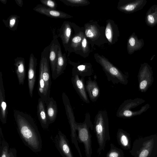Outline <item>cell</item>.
I'll use <instances>...</instances> for the list:
<instances>
[{
    "instance_id": "6da1fadb",
    "label": "cell",
    "mask_w": 157,
    "mask_h": 157,
    "mask_svg": "<svg viewBox=\"0 0 157 157\" xmlns=\"http://www.w3.org/2000/svg\"><path fill=\"white\" fill-rule=\"evenodd\" d=\"M13 116L18 131L25 143L34 151H39L41 140L38 128L33 117L21 111L14 110Z\"/></svg>"
},
{
    "instance_id": "7a4b0ae2",
    "label": "cell",
    "mask_w": 157,
    "mask_h": 157,
    "mask_svg": "<svg viewBox=\"0 0 157 157\" xmlns=\"http://www.w3.org/2000/svg\"><path fill=\"white\" fill-rule=\"evenodd\" d=\"M93 125L98 145L97 153L99 156L104 150L106 143L110 139L109 119L106 110L98 111L95 116Z\"/></svg>"
},
{
    "instance_id": "3957f363",
    "label": "cell",
    "mask_w": 157,
    "mask_h": 157,
    "mask_svg": "<svg viewBox=\"0 0 157 157\" xmlns=\"http://www.w3.org/2000/svg\"><path fill=\"white\" fill-rule=\"evenodd\" d=\"M129 152L133 157H155L157 156V134L135 140Z\"/></svg>"
},
{
    "instance_id": "277c9868",
    "label": "cell",
    "mask_w": 157,
    "mask_h": 157,
    "mask_svg": "<svg viewBox=\"0 0 157 157\" xmlns=\"http://www.w3.org/2000/svg\"><path fill=\"white\" fill-rule=\"evenodd\" d=\"M96 61L102 67L109 81L113 84L120 83L126 85L128 82V77L113 65L103 55L97 53L94 54Z\"/></svg>"
},
{
    "instance_id": "5b68a950",
    "label": "cell",
    "mask_w": 157,
    "mask_h": 157,
    "mask_svg": "<svg viewBox=\"0 0 157 157\" xmlns=\"http://www.w3.org/2000/svg\"><path fill=\"white\" fill-rule=\"evenodd\" d=\"M89 113L85 115V119L82 123H76V129L78 131L77 140L79 143L83 144L86 157H91L92 154L91 137L90 129H94V125L90 120Z\"/></svg>"
},
{
    "instance_id": "8992f818",
    "label": "cell",
    "mask_w": 157,
    "mask_h": 157,
    "mask_svg": "<svg viewBox=\"0 0 157 157\" xmlns=\"http://www.w3.org/2000/svg\"><path fill=\"white\" fill-rule=\"evenodd\" d=\"M145 102L144 99L140 98L126 100L119 107L116 116L118 117L130 118L140 115L148 110L150 107V105L146 104L137 110H134V109L138 107Z\"/></svg>"
},
{
    "instance_id": "52a82bcc",
    "label": "cell",
    "mask_w": 157,
    "mask_h": 157,
    "mask_svg": "<svg viewBox=\"0 0 157 157\" xmlns=\"http://www.w3.org/2000/svg\"><path fill=\"white\" fill-rule=\"evenodd\" d=\"M83 27L85 36L91 47L108 44L105 35V27L101 26L97 21L93 20L85 24Z\"/></svg>"
},
{
    "instance_id": "ba28073f",
    "label": "cell",
    "mask_w": 157,
    "mask_h": 157,
    "mask_svg": "<svg viewBox=\"0 0 157 157\" xmlns=\"http://www.w3.org/2000/svg\"><path fill=\"white\" fill-rule=\"evenodd\" d=\"M139 90L146 92L154 82L152 67L147 63L140 64L137 75Z\"/></svg>"
},
{
    "instance_id": "9c48e42d",
    "label": "cell",
    "mask_w": 157,
    "mask_h": 157,
    "mask_svg": "<svg viewBox=\"0 0 157 157\" xmlns=\"http://www.w3.org/2000/svg\"><path fill=\"white\" fill-rule=\"evenodd\" d=\"M49 45L44 48L41 53L40 62L42 67L43 76L45 85V95L47 101L48 98L50 97L52 84L49 59Z\"/></svg>"
},
{
    "instance_id": "30bf717a",
    "label": "cell",
    "mask_w": 157,
    "mask_h": 157,
    "mask_svg": "<svg viewBox=\"0 0 157 157\" xmlns=\"http://www.w3.org/2000/svg\"><path fill=\"white\" fill-rule=\"evenodd\" d=\"M72 26L74 33L68 49V58L72 52L78 54L81 50L82 41L85 35L84 27H80L73 22H72Z\"/></svg>"
},
{
    "instance_id": "8fae6325",
    "label": "cell",
    "mask_w": 157,
    "mask_h": 157,
    "mask_svg": "<svg viewBox=\"0 0 157 157\" xmlns=\"http://www.w3.org/2000/svg\"><path fill=\"white\" fill-rule=\"evenodd\" d=\"M62 98L65 106L66 114L70 125L71 129V137L72 143L73 144L76 148L79 147L77 136L76 133V123L75 117L72 109L71 105L69 100L65 93L62 94Z\"/></svg>"
},
{
    "instance_id": "7c38bea8",
    "label": "cell",
    "mask_w": 157,
    "mask_h": 157,
    "mask_svg": "<svg viewBox=\"0 0 157 157\" xmlns=\"http://www.w3.org/2000/svg\"><path fill=\"white\" fill-rule=\"evenodd\" d=\"M147 2V0H120L117 7L121 12L132 13L142 9Z\"/></svg>"
},
{
    "instance_id": "4fadbf2b",
    "label": "cell",
    "mask_w": 157,
    "mask_h": 157,
    "mask_svg": "<svg viewBox=\"0 0 157 157\" xmlns=\"http://www.w3.org/2000/svg\"><path fill=\"white\" fill-rule=\"evenodd\" d=\"M72 22L65 21L59 30L58 37L61 39L65 51L67 52L71 39L73 35Z\"/></svg>"
},
{
    "instance_id": "5bb4252c",
    "label": "cell",
    "mask_w": 157,
    "mask_h": 157,
    "mask_svg": "<svg viewBox=\"0 0 157 157\" xmlns=\"http://www.w3.org/2000/svg\"><path fill=\"white\" fill-rule=\"evenodd\" d=\"M37 59L33 53L30 56L28 65V81L29 95L33 96V91L36 80V72Z\"/></svg>"
},
{
    "instance_id": "9a60e30c",
    "label": "cell",
    "mask_w": 157,
    "mask_h": 157,
    "mask_svg": "<svg viewBox=\"0 0 157 157\" xmlns=\"http://www.w3.org/2000/svg\"><path fill=\"white\" fill-rule=\"evenodd\" d=\"M57 36L54 35L50 44L49 51V59L52 71V78L55 79V72L57 59L59 44H60Z\"/></svg>"
},
{
    "instance_id": "2e32d148",
    "label": "cell",
    "mask_w": 157,
    "mask_h": 157,
    "mask_svg": "<svg viewBox=\"0 0 157 157\" xmlns=\"http://www.w3.org/2000/svg\"><path fill=\"white\" fill-rule=\"evenodd\" d=\"M84 78L80 77L77 74H72L71 81L73 86L80 98L85 102L89 103L86 89Z\"/></svg>"
},
{
    "instance_id": "e0dca14e",
    "label": "cell",
    "mask_w": 157,
    "mask_h": 157,
    "mask_svg": "<svg viewBox=\"0 0 157 157\" xmlns=\"http://www.w3.org/2000/svg\"><path fill=\"white\" fill-rule=\"evenodd\" d=\"M33 10L47 17L60 19H67L73 17V16L62 11L49 8L42 4L37 5Z\"/></svg>"
},
{
    "instance_id": "ac0fdd59",
    "label": "cell",
    "mask_w": 157,
    "mask_h": 157,
    "mask_svg": "<svg viewBox=\"0 0 157 157\" xmlns=\"http://www.w3.org/2000/svg\"><path fill=\"white\" fill-rule=\"evenodd\" d=\"M105 35L109 44H114L118 40L120 36L118 27L113 20L109 19L106 21Z\"/></svg>"
},
{
    "instance_id": "d6986e66",
    "label": "cell",
    "mask_w": 157,
    "mask_h": 157,
    "mask_svg": "<svg viewBox=\"0 0 157 157\" xmlns=\"http://www.w3.org/2000/svg\"><path fill=\"white\" fill-rule=\"evenodd\" d=\"M68 63L73 66L72 74H77L84 78L93 75V70L92 65L90 63H75L70 59H68Z\"/></svg>"
},
{
    "instance_id": "ffe728a7",
    "label": "cell",
    "mask_w": 157,
    "mask_h": 157,
    "mask_svg": "<svg viewBox=\"0 0 157 157\" xmlns=\"http://www.w3.org/2000/svg\"><path fill=\"white\" fill-rule=\"evenodd\" d=\"M8 108L5 98V91L3 85L2 73L0 72V119L5 124L7 121Z\"/></svg>"
},
{
    "instance_id": "44dd1931",
    "label": "cell",
    "mask_w": 157,
    "mask_h": 157,
    "mask_svg": "<svg viewBox=\"0 0 157 157\" xmlns=\"http://www.w3.org/2000/svg\"><path fill=\"white\" fill-rule=\"evenodd\" d=\"M144 45L143 39H139L135 33L133 32L127 40V49L128 54L131 55L135 52L140 50Z\"/></svg>"
},
{
    "instance_id": "7402d4cb",
    "label": "cell",
    "mask_w": 157,
    "mask_h": 157,
    "mask_svg": "<svg viewBox=\"0 0 157 157\" xmlns=\"http://www.w3.org/2000/svg\"><path fill=\"white\" fill-rule=\"evenodd\" d=\"M58 147L63 157H74L68 140L60 131L58 136Z\"/></svg>"
},
{
    "instance_id": "603a6c76",
    "label": "cell",
    "mask_w": 157,
    "mask_h": 157,
    "mask_svg": "<svg viewBox=\"0 0 157 157\" xmlns=\"http://www.w3.org/2000/svg\"><path fill=\"white\" fill-rule=\"evenodd\" d=\"M14 65L19 84L20 85H23L26 75L25 59L21 57H17L14 59Z\"/></svg>"
},
{
    "instance_id": "cb8c5ba5",
    "label": "cell",
    "mask_w": 157,
    "mask_h": 157,
    "mask_svg": "<svg viewBox=\"0 0 157 157\" xmlns=\"http://www.w3.org/2000/svg\"><path fill=\"white\" fill-rule=\"evenodd\" d=\"M86 89L90 99L93 102L96 101L100 94V89L95 80H92L90 77L86 82Z\"/></svg>"
},
{
    "instance_id": "d4e9b609",
    "label": "cell",
    "mask_w": 157,
    "mask_h": 157,
    "mask_svg": "<svg viewBox=\"0 0 157 157\" xmlns=\"http://www.w3.org/2000/svg\"><path fill=\"white\" fill-rule=\"evenodd\" d=\"M37 114L42 127L43 128H47L49 124L46 110L45 103L40 97L38 99L37 106Z\"/></svg>"
},
{
    "instance_id": "484cf974",
    "label": "cell",
    "mask_w": 157,
    "mask_h": 157,
    "mask_svg": "<svg viewBox=\"0 0 157 157\" xmlns=\"http://www.w3.org/2000/svg\"><path fill=\"white\" fill-rule=\"evenodd\" d=\"M68 62L66 53L63 54L60 44H59L56 64L55 79L63 73Z\"/></svg>"
},
{
    "instance_id": "4316f807",
    "label": "cell",
    "mask_w": 157,
    "mask_h": 157,
    "mask_svg": "<svg viewBox=\"0 0 157 157\" xmlns=\"http://www.w3.org/2000/svg\"><path fill=\"white\" fill-rule=\"evenodd\" d=\"M46 110L49 124L53 123L56 120L58 113L56 101L52 97H49L45 103Z\"/></svg>"
},
{
    "instance_id": "83f0119b",
    "label": "cell",
    "mask_w": 157,
    "mask_h": 157,
    "mask_svg": "<svg viewBox=\"0 0 157 157\" xmlns=\"http://www.w3.org/2000/svg\"><path fill=\"white\" fill-rule=\"evenodd\" d=\"M117 138L118 144L124 150H130L131 147L130 134L121 128L118 129Z\"/></svg>"
},
{
    "instance_id": "f1b7e54d",
    "label": "cell",
    "mask_w": 157,
    "mask_h": 157,
    "mask_svg": "<svg viewBox=\"0 0 157 157\" xmlns=\"http://www.w3.org/2000/svg\"><path fill=\"white\" fill-rule=\"evenodd\" d=\"M145 22L148 26L153 27L157 25V5L151 6L147 11Z\"/></svg>"
},
{
    "instance_id": "f546056e",
    "label": "cell",
    "mask_w": 157,
    "mask_h": 157,
    "mask_svg": "<svg viewBox=\"0 0 157 157\" xmlns=\"http://www.w3.org/2000/svg\"><path fill=\"white\" fill-rule=\"evenodd\" d=\"M20 17L16 14L11 15L7 19L2 20V21L6 27L12 31H16L17 29Z\"/></svg>"
},
{
    "instance_id": "4dcf8cb0",
    "label": "cell",
    "mask_w": 157,
    "mask_h": 157,
    "mask_svg": "<svg viewBox=\"0 0 157 157\" xmlns=\"http://www.w3.org/2000/svg\"><path fill=\"white\" fill-rule=\"evenodd\" d=\"M65 5L71 7H79L88 5L90 2L87 0H59Z\"/></svg>"
},
{
    "instance_id": "1f68e13d",
    "label": "cell",
    "mask_w": 157,
    "mask_h": 157,
    "mask_svg": "<svg viewBox=\"0 0 157 157\" xmlns=\"http://www.w3.org/2000/svg\"><path fill=\"white\" fill-rule=\"evenodd\" d=\"M106 157H124V155L122 150L111 143L110 150L106 154Z\"/></svg>"
},
{
    "instance_id": "d6a6232c",
    "label": "cell",
    "mask_w": 157,
    "mask_h": 157,
    "mask_svg": "<svg viewBox=\"0 0 157 157\" xmlns=\"http://www.w3.org/2000/svg\"><path fill=\"white\" fill-rule=\"evenodd\" d=\"M89 44L87 39L85 35L82 41L81 50L78 54L84 58L88 57L90 52Z\"/></svg>"
},
{
    "instance_id": "836d02e7",
    "label": "cell",
    "mask_w": 157,
    "mask_h": 157,
    "mask_svg": "<svg viewBox=\"0 0 157 157\" xmlns=\"http://www.w3.org/2000/svg\"><path fill=\"white\" fill-rule=\"evenodd\" d=\"M42 4L51 9L56 10L57 4L55 0H40Z\"/></svg>"
},
{
    "instance_id": "e575fe53",
    "label": "cell",
    "mask_w": 157,
    "mask_h": 157,
    "mask_svg": "<svg viewBox=\"0 0 157 157\" xmlns=\"http://www.w3.org/2000/svg\"><path fill=\"white\" fill-rule=\"evenodd\" d=\"M1 157H13L10 155V154L8 153V150L6 148H4L2 150Z\"/></svg>"
},
{
    "instance_id": "d590c367",
    "label": "cell",
    "mask_w": 157,
    "mask_h": 157,
    "mask_svg": "<svg viewBox=\"0 0 157 157\" xmlns=\"http://www.w3.org/2000/svg\"><path fill=\"white\" fill-rule=\"evenodd\" d=\"M14 1L17 5L21 7H22L23 4L22 0H15Z\"/></svg>"
},
{
    "instance_id": "8d00e7d4",
    "label": "cell",
    "mask_w": 157,
    "mask_h": 157,
    "mask_svg": "<svg viewBox=\"0 0 157 157\" xmlns=\"http://www.w3.org/2000/svg\"><path fill=\"white\" fill-rule=\"evenodd\" d=\"M0 1L3 4H6L7 3V1L6 0H0Z\"/></svg>"
},
{
    "instance_id": "74e56055",
    "label": "cell",
    "mask_w": 157,
    "mask_h": 157,
    "mask_svg": "<svg viewBox=\"0 0 157 157\" xmlns=\"http://www.w3.org/2000/svg\"><path fill=\"white\" fill-rule=\"evenodd\" d=\"M155 157H157V156H156Z\"/></svg>"
}]
</instances>
